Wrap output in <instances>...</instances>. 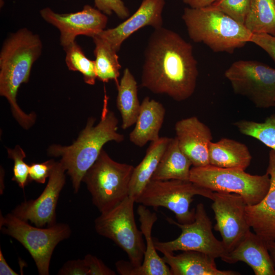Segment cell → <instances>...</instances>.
I'll use <instances>...</instances> for the list:
<instances>
[{"label":"cell","instance_id":"52a82bcc","mask_svg":"<svg viewBox=\"0 0 275 275\" xmlns=\"http://www.w3.org/2000/svg\"><path fill=\"white\" fill-rule=\"evenodd\" d=\"M0 229L2 233L17 240L28 251L40 275L49 274L55 248L71 233L67 224L56 223L47 228L34 227L11 212L5 216L1 214Z\"/></svg>","mask_w":275,"mask_h":275},{"label":"cell","instance_id":"5bb4252c","mask_svg":"<svg viewBox=\"0 0 275 275\" xmlns=\"http://www.w3.org/2000/svg\"><path fill=\"white\" fill-rule=\"evenodd\" d=\"M66 170L60 161L55 162L48 183L41 194L35 200H25L11 213L18 218L30 221L36 227L56 224V207L66 180Z\"/></svg>","mask_w":275,"mask_h":275},{"label":"cell","instance_id":"4fadbf2b","mask_svg":"<svg viewBox=\"0 0 275 275\" xmlns=\"http://www.w3.org/2000/svg\"><path fill=\"white\" fill-rule=\"evenodd\" d=\"M40 14L45 21L59 30L63 48L75 41L78 36L92 38L99 34L105 30L108 22L106 15L89 5L75 13L60 14L46 7L41 9Z\"/></svg>","mask_w":275,"mask_h":275},{"label":"cell","instance_id":"d6a6232c","mask_svg":"<svg viewBox=\"0 0 275 275\" xmlns=\"http://www.w3.org/2000/svg\"><path fill=\"white\" fill-rule=\"evenodd\" d=\"M56 161L50 159L40 163L29 165V181L43 184L49 178Z\"/></svg>","mask_w":275,"mask_h":275},{"label":"cell","instance_id":"d4e9b609","mask_svg":"<svg viewBox=\"0 0 275 275\" xmlns=\"http://www.w3.org/2000/svg\"><path fill=\"white\" fill-rule=\"evenodd\" d=\"M117 86L116 104L122 117V128L125 130L135 123L141 107L137 82L128 68L124 69Z\"/></svg>","mask_w":275,"mask_h":275},{"label":"cell","instance_id":"e0dca14e","mask_svg":"<svg viewBox=\"0 0 275 275\" xmlns=\"http://www.w3.org/2000/svg\"><path fill=\"white\" fill-rule=\"evenodd\" d=\"M266 173L270 176L269 189L263 200L254 205H246L247 222L264 241H275V151L269 153Z\"/></svg>","mask_w":275,"mask_h":275},{"label":"cell","instance_id":"8992f818","mask_svg":"<svg viewBox=\"0 0 275 275\" xmlns=\"http://www.w3.org/2000/svg\"><path fill=\"white\" fill-rule=\"evenodd\" d=\"M239 169L223 168L210 164L193 167L189 181L213 192L235 193L242 197L247 205L259 203L270 187V176L251 175Z\"/></svg>","mask_w":275,"mask_h":275},{"label":"cell","instance_id":"8fae6325","mask_svg":"<svg viewBox=\"0 0 275 275\" xmlns=\"http://www.w3.org/2000/svg\"><path fill=\"white\" fill-rule=\"evenodd\" d=\"M166 220L180 228L181 233L176 239L171 241L162 242L154 239L157 251L162 254L173 253L176 251H198L215 258H221L225 262L228 253L222 241L214 236L212 231V222L203 203L197 205L195 219L190 223L180 224L170 217H167Z\"/></svg>","mask_w":275,"mask_h":275},{"label":"cell","instance_id":"484cf974","mask_svg":"<svg viewBox=\"0 0 275 275\" xmlns=\"http://www.w3.org/2000/svg\"><path fill=\"white\" fill-rule=\"evenodd\" d=\"M95 44V71L97 78L103 82L114 80L118 83L121 65L117 52L99 35L92 37Z\"/></svg>","mask_w":275,"mask_h":275},{"label":"cell","instance_id":"3957f363","mask_svg":"<svg viewBox=\"0 0 275 275\" xmlns=\"http://www.w3.org/2000/svg\"><path fill=\"white\" fill-rule=\"evenodd\" d=\"M95 118H88L85 128L71 145H52L47 149L51 156H61L60 162L70 177L75 193L80 186L82 178L99 156L104 145L109 142L121 143L124 136L119 133V121L107 107V98L103 101L101 119L94 126Z\"/></svg>","mask_w":275,"mask_h":275},{"label":"cell","instance_id":"ab89813d","mask_svg":"<svg viewBox=\"0 0 275 275\" xmlns=\"http://www.w3.org/2000/svg\"><path fill=\"white\" fill-rule=\"evenodd\" d=\"M266 243L275 267V241L266 242Z\"/></svg>","mask_w":275,"mask_h":275},{"label":"cell","instance_id":"5b68a950","mask_svg":"<svg viewBox=\"0 0 275 275\" xmlns=\"http://www.w3.org/2000/svg\"><path fill=\"white\" fill-rule=\"evenodd\" d=\"M134 168L114 160L101 150L82 180L91 195L93 204L100 213L113 209L129 196Z\"/></svg>","mask_w":275,"mask_h":275},{"label":"cell","instance_id":"ac0fdd59","mask_svg":"<svg viewBox=\"0 0 275 275\" xmlns=\"http://www.w3.org/2000/svg\"><path fill=\"white\" fill-rule=\"evenodd\" d=\"M238 261L246 263L255 275H275V267L266 242L251 230L228 253L225 261L230 264Z\"/></svg>","mask_w":275,"mask_h":275},{"label":"cell","instance_id":"e575fe53","mask_svg":"<svg viewBox=\"0 0 275 275\" xmlns=\"http://www.w3.org/2000/svg\"><path fill=\"white\" fill-rule=\"evenodd\" d=\"M250 42L263 49L275 63V36L268 34H254Z\"/></svg>","mask_w":275,"mask_h":275},{"label":"cell","instance_id":"f35d334b","mask_svg":"<svg viewBox=\"0 0 275 275\" xmlns=\"http://www.w3.org/2000/svg\"><path fill=\"white\" fill-rule=\"evenodd\" d=\"M217 1L218 0H182L185 4L193 8L206 7Z\"/></svg>","mask_w":275,"mask_h":275},{"label":"cell","instance_id":"2e32d148","mask_svg":"<svg viewBox=\"0 0 275 275\" xmlns=\"http://www.w3.org/2000/svg\"><path fill=\"white\" fill-rule=\"evenodd\" d=\"M175 129L179 146L192 166L209 164V149L212 139L210 128L193 116L177 121Z\"/></svg>","mask_w":275,"mask_h":275},{"label":"cell","instance_id":"6da1fadb","mask_svg":"<svg viewBox=\"0 0 275 275\" xmlns=\"http://www.w3.org/2000/svg\"><path fill=\"white\" fill-rule=\"evenodd\" d=\"M141 85L177 101L194 93L198 76L192 45L163 26L150 35L145 51Z\"/></svg>","mask_w":275,"mask_h":275},{"label":"cell","instance_id":"ba28073f","mask_svg":"<svg viewBox=\"0 0 275 275\" xmlns=\"http://www.w3.org/2000/svg\"><path fill=\"white\" fill-rule=\"evenodd\" d=\"M135 200L128 196L113 209L101 213L94 221L96 231L111 239L127 255L135 266L142 265L146 249L143 234L135 223Z\"/></svg>","mask_w":275,"mask_h":275},{"label":"cell","instance_id":"7c38bea8","mask_svg":"<svg viewBox=\"0 0 275 275\" xmlns=\"http://www.w3.org/2000/svg\"><path fill=\"white\" fill-rule=\"evenodd\" d=\"M211 208L227 252H231L250 231L245 216L247 205L242 196L235 193L214 192Z\"/></svg>","mask_w":275,"mask_h":275},{"label":"cell","instance_id":"f1b7e54d","mask_svg":"<svg viewBox=\"0 0 275 275\" xmlns=\"http://www.w3.org/2000/svg\"><path fill=\"white\" fill-rule=\"evenodd\" d=\"M234 125L242 134L253 137L275 151V114L266 118L263 122L242 120Z\"/></svg>","mask_w":275,"mask_h":275},{"label":"cell","instance_id":"74e56055","mask_svg":"<svg viewBox=\"0 0 275 275\" xmlns=\"http://www.w3.org/2000/svg\"><path fill=\"white\" fill-rule=\"evenodd\" d=\"M0 274L1 275H18V273L15 272L7 263L5 259L3 254L0 249Z\"/></svg>","mask_w":275,"mask_h":275},{"label":"cell","instance_id":"277c9868","mask_svg":"<svg viewBox=\"0 0 275 275\" xmlns=\"http://www.w3.org/2000/svg\"><path fill=\"white\" fill-rule=\"evenodd\" d=\"M182 19L190 38L215 52L232 53L250 42L253 35L244 25L210 6L186 7Z\"/></svg>","mask_w":275,"mask_h":275},{"label":"cell","instance_id":"8d00e7d4","mask_svg":"<svg viewBox=\"0 0 275 275\" xmlns=\"http://www.w3.org/2000/svg\"><path fill=\"white\" fill-rule=\"evenodd\" d=\"M117 272L121 275H140V266H135L128 261L119 260L115 264Z\"/></svg>","mask_w":275,"mask_h":275},{"label":"cell","instance_id":"7a4b0ae2","mask_svg":"<svg viewBox=\"0 0 275 275\" xmlns=\"http://www.w3.org/2000/svg\"><path fill=\"white\" fill-rule=\"evenodd\" d=\"M42 48L40 36L24 28L10 35L0 51V95L7 99L13 117L25 129L35 124L36 116L22 111L16 96L20 85L29 81L33 65Z\"/></svg>","mask_w":275,"mask_h":275},{"label":"cell","instance_id":"9a60e30c","mask_svg":"<svg viewBox=\"0 0 275 275\" xmlns=\"http://www.w3.org/2000/svg\"><path fill=\"white\" fill-rule=\"evenodd\" d=\"M165 0H143L136 11L117 26L97 34L117 52L123 42L132 34L146 26L154 30L163 25L162 11Z\"/></svg>","mask_w":275,"mask_h":275},{"label":"cell","instance_id":"603a6c76","mask_svg":"<svg viewBox=\"0 0 275 275\" xmlns=\"http://www.w3.org/2000/svg\"><path fill=\"white\" fill-rule=\"evenodd\" d=\"M171 138L160 137L151 142L140 163L134 168L129 187V196L135 200L151 180Z\"/></svg>","mask_w":275,"mask_h":275},{"label":"cell","instance_id":"cb8c5ba5","mask_svg":"<svg viewBox=\"0 0 275 275\" xmlns=\"http://www.w3.org/2000/svg\"><path fill=\"white\" fill-rule=\"evenodd\" d=\"M191 166V161L180 149L175 136L171 139L151 180L189 181Z\"/></svg>","mask_w":275,"mask_h":275},{"label":"cell","instance_id":"4dcf8cb0","mask_svg":"<svg viewBox=\"0 0 275 275\" xmlns=\"http://www.w3.org/2000/svg\"><path fill=\"white\" fill-rule=\"evenodd\" d=\"M8 156L14 161L13 177L12 180L16 182L19 186L23 189L29 182V165L23 160L26 155L19 145L14 149L7 148Z\"/></svg>","mask_w":275,"mask_h":275},{"label":"cell","instance_id":"1f68e13d","mask_svg":"<svg viewBox=\"0 0 275 275\" xmlns=\"http://www.w3.org/2000/svg\"><path fill=\"white\" fill-rule=\"evenodd\" d=\"M95 7L106 15L114 13L120 19H126L130 11L122 0H94Z\"/></svg>","mask_w":275,"mask_h":275},{"label":"cell","instance_id":"d6986e66","mask_svg":"<svg viewBox=\"0 0 275 275\" xmlns=\"http://www.w3.org/2000/svg\"><path fill=\"white\" fill-rule=\"evenodd\" d=\"M162 257L170 267L172 275H237L232 270L218 269L215 258L205 253L195 251H183L177 255L165 253Z\"/></svg>","mask_w":275,"mask_h":275},{"label":"cell","instance_id":"30bf717a","mask_svg":"<svg viewBox=\"0 0 275 275\" xmlns=\"http://www.w3.org/2000/svg\"><path fill=\"white\" fill-rule=\"evenodd\" d=\"M235 94L248 98L258 108L275 106V68L262 62L239 60L225 72Z\"/></svg>","mask_w":275,"mask_h":275},{"label":"cell","instance_id":"f546056e","mask_svg":"<svg viewBox=\"0 0 275 275\" xmlns=\"http://www.w3.org/2000/svg\"><path fill=\"white\" fill-rule=\"evenodd\" d=\"M251 0H218L209 6L244 25Z\"/></svg>","mask_w":275,"mask_h":275},{"label":"cell","instance_id":"83f0119b","mask_svg":"<svg viewBox=\"0 0 275 275\" xmlns=\"http://www.w3.org/2000/svg\"><path fill=\"white\" fill-rule=\"evenodd\" d=\"M63 49L66 52L65 62L68 69L81 73L85 83L94 85L97 79L95 61L86 57L76 41Z\"/></svg>","mask_w":275,"mask_h":275},{"label":"cell","instance_id":"44dd1931","mask_svg":"<svg viewBox=\"0 0 275 275\" xmlns=\"http://www.w3.org/2000/svg\"><path fill=\"white\" fill-rule=\"evenodd\" d=\"M140 230L146 241V249L142 264L140 266V275H172L170 267L157 254L152 237L153 226L157 216L146 206L140 204L137 209Z\"/></svg>","mask_w":275,"mask_h":275},{"label":"cell","instance_id":"ffe728a7","mask_svg":"<svg viewBox=\"0 0 275 275\" xmlns=\"http://www.w3.org/2000/svg\"><path fill=\"white\" fill-rule=\"evenodd\" d=\"M166 109L159 102L146 97L143 100L134 129L129 135L130 141L136 146L144 147L148 142L159 139Z\"/></svg>","mask_w":275,"mask_h":275},{"label":"cell","instance_id":"4316f807","mask_svg":"<svg viewBox=\"0 0 275 275\" xmlns=\"http://www.w3.org/2000/svg\"><path fill=\"white\" fill-rule=\"evenodd\" d=\"M244 25L253 34H268L275 36L274 0H251Z\"/></svg>","mask_w":275,"mask_h":275},{"label":"cell","instance_id":"9c48e42d","mask_svg":"<svg viewBox=\"0 0 275 275\" xmlns=\"http://www.w3.org/2000/svg\"><path fill=\"white\" fill-rule=\"evenodd\" d=\"M196 195L212 200L214 192L190 181L151 180L135 202L146 207L167 208L175 214L178 223L188 224L195 219V209L189 208Z\"/></svg>","mask_w":275,"mask_h":275},{"label":"cell","instance_id":"d590c367","mask_svg":"<svg viewBox=\"0 0 275 275\" xmlns=\"http://www.w3.org/2000/svg\"><path fill=\"white\" fill-rule=\"evenodd\" d=\"M59 275H89V269L84 259L67 261L58 272Z\"/></svg>","mask_w":275,"mask_h":275},{"label":"cell","instance_id":"7402d4cb","mask_svg":"<svg viewBox=\"0 0 275 275\" xmlns=\"http://www.w3.org/2000/svg\"><path fill=\"white\" fill-rule=\"evenodd\" d=\"M209 164L223 168L245 170L252 156L247 146L234 140L223 138L211 142L209 149Z\"/></svg>","mask_w":275,"mask_h":275},{"label":"cell","instance_id":"60d3db41","mask_svg":"<svg viewBox=\"0 0 275 275\" xmlns=\"http://www.w3.org/2000/svg\"><path fill=\"white\" fill-rule=\"evenodd\" d=\"M274 2H275V0H274Z\"/></svg>","mask_w":275,"mask_h":275},{"label":"cell","instance_id":"836d02e7","mask_svg":"<svg viewBox=\"0 0 275 275\" xmlns=\"http://www.w3.org/2000/svg\"><path fill=\"white\" fill-rule=\"evenodd\" d=\"M84 260L89 269V275H115L116 272L108 267L97 257L87 254Z\"/></svg>","mask_w":275,"mask_h":275}]
</instances>
